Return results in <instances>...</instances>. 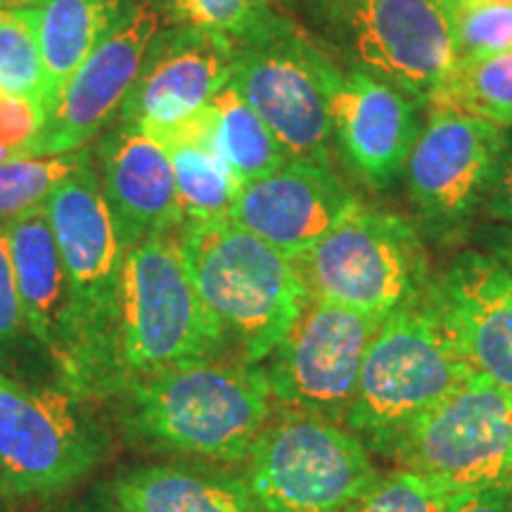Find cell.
I'll use <instances>...</instances> for the list:
<instances>
[{"mask_svg": "<svg viewBox=\"0 0 512 512\" xmlns=\"http://www.w3.org/2000/svg\"><path fill=\"white\" fill-rule=\"evenodd\" d=\"M24 335H29L24 325L22 302L12 273L8 242H5L3 228H0V363H5L15 354Z\"/></svg>", "mask_w": 512, "mask_h": 512, "instance_id": "obj_32", "label": "cell"}, {"mask_svg": "<svg viewBox=\"0 0 512 512\" xmlns=\"http://www.w3.org/2000/svg\"><path fill=\"white\" fill-rule=\"evenodd\" d=\"M356 207L358 197L328 164L290 157L268 176L240 185L228 219L294 259Z\"/></svg>", "mask_w": 512, "mask_h": 512, "instance_id": "obj_16", "label": "cell"}, {"mask_svg": "<svg viewBox=\"0 0 512 512\" xmlns=\"http://www.w3.org/2000/svg\"><path fill=\"white\" fill-rule=\"evenodd\" d=\"M46 124V110L34 100L0 91V150L17 157Z\"/></svg>", "mask_w": 512, "mask_h": 512, "instance_id": "obj_31", "label": "cell"}, {"mask_svg": "<svg viewBox=\"0 0 512 512\" xmlns=\"http://www.w3.org/2000/svg\"><path fill=\"white\" fill-rule=\"evenodd\" d=\"M467 5H512V0H460Z\"/></svg>", "mask_w": 512, "mask_h": 512, "instance_id": "obj_37", "label": "cell"}, {"mask_svg": "<svg viewBox=\"0 0 512 512\" xmlns=\"http://www.w3.org/2000/svg\"><path fill=\"white\" fill-rule=\"evenodd\" d=\"M235 48L209 31L159 27L117 119L150 136L181 126L207 110L233 79Z\"/></svg>", "mask_w": 512, "mask_h": 512, "instance_id": "obj_15", "label": "cell"}, {"mask_svg": "<svg viewBox=\"0 0 512 512\" xmlns=\"http://www.w3.org/2000/svg\"><path fill=\"white\" fill-rule=\"evenodd\" d=\"M164 147L174 164L183 221L228 219L240 181L214 147V126L202 133L169 140Z\"/></svg>", "mask_w": 512, "mask_h": 512, "instance_id": "obj_23", "label": "cell"}, {"mask_svg": "<svg viewBox=\"0 0 512 512\" xmlns=\"http://www.w3.org/2000/svg\"><path fill=\"white\" fill-rule=\"evenodd\" d=\"M472 373L422 297L384 318L363 358L344 425L366 446L389 453L420 415Z\"/></svg>", "mask_w": 512, "mask_h": 512, "instance_id": "obj_5", "label": "cell"}, {"mask_svg": "<svg viewBox=\"0 0 512 512\" xmlns=\"http://www.w3.org/2000/svg\"><path fill=\"white\" fill-rule=\"evenodd\" d=\"M119 512H261L245 479L188 465H145L114 479Z\"/></svg>", "mask_w": 512, "mask_h": 512, "instance_id": "obj_21", "label": "cell"}, {"mask_svg": "<svg viewBox=\"0 0 512 512\" xmlns=\"http://www.w3.org/2000/svg\"><path fill=\"white\" fill-rule=\"evenodd\" d=\"M0 228L8 242L29 337L57 363L67 325V280L46 209L41 204L24 211L15 219L0 223Z\"/></svg>", "mask_w": 512, "mask_h": 512, "instance_id": "obj_20", "label": "cell"}, {"mask_svg": "<svg viewBox=\"0 0 512 512\" xmlns=\"http://www.w3.org/2000/svg\"><path fill=\"white\" fill-rule=\"evenodd\" d=\"M420 102L373 74L339 69L330 86L332 136L351 169L375 188L406 171L420 133Z\"/></svg>", "mask_w": 512, "mask_h": 512, "instance_id": "obj_18", "label": "cell"}, {"mask_svg": "<svg viewBox=\"0 0 512 512\" xmlns=\"http://www.w3.org/2000/svg\"><path fill=\"white\" fill-rule=\"evenodd\" d=\"M477 375L512 389V273L496 256L460 254L425 292Z\"/></svg>", "mask_w": 512, "mask_h": 512, "instance_id": "obj_17", "label": "cell"}, {"mask_svg": "<svg viewBox=\"0 0 512 512\" xmlns=\"http://www.w3.org/2000/svg\"><path fill=\"white\" fill-rule=\"evenodd\" d=\"M448 496L430 479L396 467L389 475H377L347 512H444Z\"/></svg>", "mask_w": 512, "mask_h": 512, "instance_id": "obj_29", "label": "cell"}, {"mask_svg": "<svg viewBox=\"0 0 512 512\" xmlns=\"http://www.w3.org/2000/svg\"><path fill=\"white\" fill-rule=\"evenodd\" d=\"M176 240L226 349L266 361L309 299L294 261L230 219L183 221Z\"/></svg>", "mask_w": 512, "mask_h": 512, "instance_id": "obj_3", "label": "cell"}, {"mask_svg": "<svg viewBox=\"0 0 512 512\" xmlns=\"http://www.w3.org/2000/svg\"><path fill=\"white\" fill-rule=\"evenodd\" d=\"M159 27L162 19L157 12L143 0H133L124 17L67 81L50 107L46 124L17 157L69 155L102 136L119 117Z\"/></svg>", "mask_w": 512, "mask_h": 512, "instance_id": "obj_13", "label": "cell"}, {"mask_svg": "<svg viewBox=\"0 0 512 512\" xmlns=\"http://www.w3.org/2000/svg\"><path fill=\"white\" fill-rule=\"evenodd\" d=\"M131 3L133 0H38L34 5L46 67V117L67 81Z\"/></svg>", "mask_w": 512, "mask_h": 512, "instance_id": "obj_22", "label": "cell"}, {"mask_svg": "<svg viewBox=\"0 0 512 512\" xmlns=\"http://www.w3.org/2000/svg\"><path fill=\"white\" fill-rule=\"evenodd\" d=\"M169 27H188L240 46L275 15V0H143Z\"/></svg>", "mask_w": 512, "mask_h": 512, "instance_id": "obj_27", "label": "cell"}, {"mask_svg": "<svg viewBox=\"0 0 512 512\" xmlns=\"http://www.w3.org/2000/svg\"><path fill=\"white\" fill-rule=\"evenodd\" d=\"M211 110L216 119L214 147L240 185L268 176L290 159L266 121L252 110L233 83L216 95Z\"/></svg>", "mask_w": 512, "mask_h": 512, "instance_id": "obj_24", "label": "cell"}, {"mask_svg": "<svg viewBox=\"0 0 512 512\" xmlns=\"http://www.w3.org/2000/svg\"><path fill=\"white\" fill-rule=\"evenodd\" d=\"M38 0H0V8H31Z\"/></svg>", "mask_w": 512, "mask_h": 512, "instance_id": "obj_36", "label": "cell"}, {"mask_svg": "<svg viewBox=\"0 0 512 512\" xmlns=\"http://www.w3.org/2000/svg\"><path fill=\"white\" fill-rule=\"evenodd\" d=\"M339 67L297 24L268 19L235 48L233 83L294 159L328 164L330 86Z\"/></svg>", "mask_w": 512, "mask_h": 512, "instance_id": "obj_8", "label": "cell"}, {"mask_svg": "<svg viewBox=\"0 0 512 512\" xmlns=\"http://www.w3.org/2000/svg\"><path fill=\"white\" fill-rule=\"evenodd\" d=\"M0 91L34 100L46 110V67L34 5L0 8Z\"/></svg>", "mask_w": 512, "mask_h": 512, "instance_id": "obj_26", "label": "cell"}, {"mask_svg": "<svg viewBox=\"0 0 512 512\" xmlns=\"http://www.w3.org/2000/svg\"><path fill=\"white\" fill-rule=\"evenodd\" d=\"M226 351V339L185 266L176 228L126 249L119 306L124 387L140 377L207 361Z\"/></svg>", "mask_w": 512, "mask_h": 512, "instance_id": "obj_4", "label": "cell"}, {"mask_svg": "<svg viewBox=\"0 0 512 512\" xmlns=\"http://www.w3.org/2000/svg\"><path fill=\"white\" fill-rule=\"evenodd\" d=\"M67 280V325L55 368L76 396L124 387L119 370V306L124 254L117 223L91 157L43 202Z\"/></svg>", "mask_w": 512, "mask_h": 512, "instance_id": "obj_1", "label": "cell"}, {"mask_svg": "<svg viewBox=\"0 0 512 512\" xmlns=\"http://www.w3.org/2000/svg\"><path fill=\"white\" fill-rule=\"evenodd\" d=\"M98 178L124 249L183 223L169 150L131 121H119L95 147Z\"/></svg>", "mask_w": 512, "mask_h": 512, "instance_id": "obj_19", "label": "cell"}, {"mask_svg": "<svg viewBox=\"0 0 512 512\" xmlns=\"http://www.w3.org/2000/svg\"><path fill=\"white\" fill-rule=\"evenodd\" d=\"M133 437L214 465L247 463L273 415L264 368L242 358H207L140 377L121 389Z\"/></svg>", "mask_w": 512, "mask_h": 512, "instance_id": "obj_2", "label": "cell"}, {"mask_svg": "<svg viewBox=\"0 0 512 512\" xmlns=\"http://www.w3.org/2000/svg\"><path fill=\"white\" fill-rule=\"evenodd\" d=\"M444 512H512V489H484L451 494Z\"/></svg>", "mask_w": 512, "mask_h": 512, "instance_id": "obj_33", "label": "cell"}, {"mask_svg": "<svg viewBox=\"0 0 512 512\" xmlns=\"http://www.w3.org/2000/svg\"><path fill=\"white\" fill-rule=\"evenodd\" d=\"M456 41L458 60H479L510 50L512 5H467L458 0Z\"/></svg>", "mask_w": 512, "mask_h": 512, "instance_id": "obj_30", "label": "cell"}, {"mask_svg": "<svg viewBox=\"0 0 512 512\" xmlns=\"http://www.w3.org/2000/svg\"><path fill=\"white\" fill-rule=\"evenodd\" d=\"M105 458V437L74 396L0 375V494L55 496Z\"/></svg>", "mask_w": 512, "mask_h": 512, "instance_id": "obj_11", "label": "cell"}, {"mask_svg": "<svg viewBox=\"0 0 512 512\" xmlns=\"http://www.w3.org/2000/svg\"><path fill=\"white\" fill-rule=\"evenodd\" d=\"M491 256H496L501 264L512 273V226H505L491 238Z\"/></svg>", "mask_w": 512, "mask_h": 512, "instance_id": "obj_35", "label": "cell"}, {"mask_svg": "<svg viewBox=\"0 0 512 512\" xmlns=\"http://www.w3.org/2000/svg\"><path fill=\"white\" fill-rule=\"evenodd\" d=\"M91 157L79 152L53 157H8L0 162V223L15 219L24 211L41 207L55 185L67 178L81 162Z\"/></svg>", "mask_w": 512, "mask_h": 512, "instance_id": "obj_28", "label": "cell"}, {"mask_svg": "<svg viewBox=\"0 0 512 512\" xmlns=\"http://www.w3.org/2000/svg\"><path fill=\"white\" fill-rule=\"evenodd\" d=\"M446 494L512 489V389L472 373L389 451Z\"/></svg>", "mask_w": 512, "mask_h": 512, "instance_id": "obj_10", "label": "cell"}, {"mask_svg": "<svg viewBox=\"0 0 512 512\" xmlns=\"http://www.w3.org/2000/svg\"><path fill=\"white\" fill-rule=\"evenodd\" d=\"M354 69L427 105L458 60V0H316Z\"/></svg>", "mask_w": 512, "mask_h": 512, "instance_id": "obj_9", "label": "cell"}, {"mask_svg": "<svg viewBox=\"0 0 512 512\" xmlns=\"http://www.w3.org/2000/svg\"><path fill=\"white\" fill-rule=\"evenodd\" d=\"M491 211L505 221H512V150H505L503 162L491 188Z\"/></svg>", "mask_w": 512, "mask_h": 512, "instance_id": "obj_34", "label": "cell"}, {"mask_svg": "<svg viewBox=\"0 0 512 512\" xmlns=\"http://www.w3.org/2000/svg\"><path fill=\"white\" fill-rule=\"evenodd\" d=\"M427 110L406 164L408 192L422 219L453 228L491 195L508 150L505 128L439 107Z\"/></svg>", "mask_w": 512, "mask_h": 512, "instance_id": "obj_14", "label": "cell"}, {"mask_svg": "<svg viewBox=\"0 0 512 512\" xmlns=\"http://www.w3.org/2000/svg\"><path fill=\"white\" fill-rule=\"evenodd\" d=\"M384 318L306 299L292 328L266 358L271 399L283 411L344 422L363 358Z\"/></svg>", "mask_w": 512, "mask_h": 512, "instance_id": "obj_12", "label": "cell"}, {"mask_svg": "<svg viewBox=\"0 0 512 512\" xmlns=\"http://www.w3.org/2000/svg\"><path fill=\"white\" fill-rule=\"evenodd\" d=\"M427 107L467 114L501 128L512 126V48L505 53L458 60Z\"/></svg>", "mask_w": 512, "mask_h": 512, "instance_id": "obj_25", "label": "cell"}, {"mask_svg": "<svg viewBox=\"0 0 512 512\" xmlns=\"http://www.w3.org/2000/svg\"><path fill=\"white\" fill-rule=\"evenodd\" d=\"M292 261L311 299L380 318L420 302L430 287L425 245L411 223L363 204Z\"/></svg>", "mask_w": 512, "mask_h": 512, "instance_id": "obj_6", "label": "cell"}, {"mask_svg": "<svg viewBox=\"0 0 512 512\" xmlns=\"http://www.w3.org/2000/svg\"><path fill=\"white\" fill-rule=\"evenodd\" d=\"M377 475L347 425L283 411L254 441L245 482L261 512H347Z\"/></svg>", "mask_w": 512, "mask_h": 512, "instance_id": "obj_7", "label": "cell"}]
</instances>
